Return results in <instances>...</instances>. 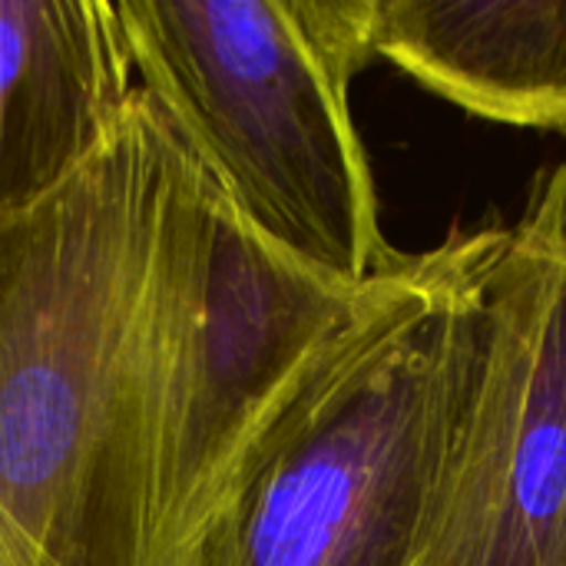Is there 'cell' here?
Here are the masks:
<instances>
[{"mask_svg": "<svg viewBox=\"0 0 566 566\" xmlns=\"http://www.w3.org/2000/svg\"><path fill=\"white\" fill-rule=\"evenodd\" d=\"M119 17L136 83L269 239L348 285L401 255L352 113L375 0H119Z\"/></svg>", "mask_w": 566, "mask_h": 566, "instance_id": "cell-3", "label": "cell"}, {"mask_svg": "<svg viewBox=\"0 0 566 566\" xmlns=\"http://www.w3.org/2000/svg\"><path fill=\"white\" fill-rule=\"evenodd\" d=\"M504 235L454 226L371 279L192 566H411L471 398Z\"/></svg>", "mask_w": 566, "mask_h": 566, "instance_id": "cell-2", "label": "cell"}, {"mask_svg": "<svg viewBox=\"0 0 566 566\" xmlns=\"http://www.w3.org/2000/svg\"><path fill=\"white\" fill-rule=\"evenodd\" d=\"M136 86L119 0H0V209L60 182Z\"/></svg>", "mask_w": 566, "mask_h": 566, "instance_id": "cell-5", "label": "cell"}, {"mask_svg": "<svg viewBox=\"0 0 566 566\" xmlns=\"http://www.w3.org/2000/svg\"><path fill=\"white\" fill-rule=\"evenodd\" d=\"M375 56L471 116L566 133V0H375Z\"/></svg>", "mask_w": 566, "mask_h": 566, "instance_id": "cell-6", "label": "cell"}, {"mask_svg": "<svg viewBox=\"0 0 566 566\" xmlns=\"http://www.w3.org/2000/svg\"><path fill=\"white\" fill-rule=\"evenodd\" d=\"M411 566H566V163L488 269L471 398Z\"/></svg>", "mask_w": 566, "mask_h": 566, "instance_id": "cell-4", "label": "cell"}, {"mask_svg": "<svg viewBox=\"0 0 566 566\" xmlns=\"http://www.w3.org/2000/svg\"><path fill=\"white\" fill-rule=\"evenodd\" d=\"M219 176L136 86L0 209V566H159L172 365Z\"/></svg>", "mask_w": 566, "mask_h": 566, "instance_id": "cell-1", "label": "cell"}]
</instances>
